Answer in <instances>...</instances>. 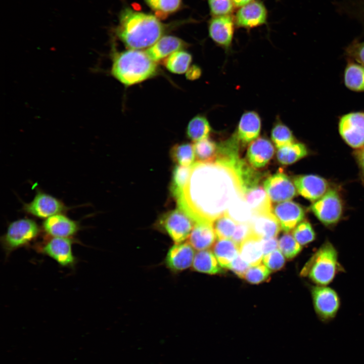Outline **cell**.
<instances>
[{"label": "cell", "instance_id": "1", "mask_svg": "<svg viewBox=\"0 0 364 364\" xmlns=\"http://www.w3.org/2000/svg\"><path fill=\"white\" fill-rule=\"evenodd\" d=\"M244 197L240 179L231 167L217 162H196L188 179L175 199L195 222H214L236 199Z\"/></svg>", "mask_w": 364, "mask_h": 364}, {"label": "cell", "instance_id": "2", "mask_svg": "<svg viewBox=\"0 0 364 364\" xmlns=\"http://www.w3.org/2000/svg\"><path fill=\"white\" fill-rule=\"evenodd\" d=\"M166 29L157 17L126 8L120 14L116 32L126 47L140 50L153 45Z\"/></svg>", "mask_w": 364, "mask_h": 364}, {"label": "cell", "instance_id": "3", "mask_svg": "<svg viewBox=\"0 0 364 364\" xmlns=\"http://www.w3.org/2000/svg\"><path fill=\"white\" fill-rule=\"evenodd\" d=\"M111 73L118 81L130 86L150 79L158 73L156 62L145 51L130 49L114 52Z\"/></svg>", "mask_w": 364, "mask_h": 364}, {"label": "cell", "instance_id": "4", "mask_svg": "<svg viewBox=\"0 0 364 364\" xmlns=\"http://www.w3.org/2000/svg\"><path fill=\"white\" fill-rule=\"evenodd\" d=\"M339 267L337 251L327 241L304 265L300 275L308 277L317 285L326 286L333 281Z\"/></svg>", "mask_w": 364, "mask_h": 364}, {"label": "cell", "instance_id": "5", "mask_svg": "<svg viewBox=\"0 0 364 364\" xmlns=\"http://www.w3.org/2000/svg\"><path fill=\"white\" fill-rule=\"evenodd\" d=\"M40 233V227L33 219L24 218L11 222L1 239L6 255L32 243Z\"/></svg>", "mask_w": 364, "mask_h": 364}, {"label": "cell", "instance_id": "6", "mask_svg": "<svg viewBox=\"0 0 364 364\" xmlns=\"http://www.w3.org/2000/svg\"><path fill=\"white\" fill-rule=\"evenodd\" d=\"M195 222L191 216L177 207L161 215L156 224L175 243H179L189 238Z\"/></svg>", "mask_w": 364, "mask_h": 364}, {"label": "cell", "instance_id": "7", "mask_svg": "<svg viewBox=\"0 0 364 364\" xmlns=\"http://www.w3.org/2000/svg\"><path fill=\"white\" fill-rule=\"evenodd\" d=\"M312 212L325 225H335L340 219L343 213V202L338 191L329 190L310 206Z\"/></svg>", "mask_w": 364, "mask_h": 364}, {"label": "cell", "instance_id": "8", "mask_svg": "<svg viewBox=\"0 0 364 364\" xmlns=\"http://www.w3.org/2000/svg\"><path fill=\"white\" fill-rule=\"evenodd\" d=\"M340 136L354 149L364 147V112H352L342 116L338 123Z\"/></svg>", "mask_w": 364, "mask_h": 364}, {"label": "cell", "instance_id": "9", "mask_svg": "<svg viewBox=\"0 0 364 364\" xmlns=\"http://www.w3.org/2000/svg\"><path fill=\"white\" fill-rule=\"evenodd\" d=\"M69 208L60 199L38 190L31 201L24 203L22 210L34 217L46 219L52 215L64 213Z\"/></svg>", "mask_w": 364, "mask_h": 364}, {"label": "cell", "instance_id": "10", "mask_svg": "<svg viewBox=\"0 0 364 364\" xmlns=\"http://www.w3.org/2000/svg\"><path fill=\"white\" fill-rule=\"evenodd\" d=\"M311 293L314 308L320 319L323 322L333 319L340 305L337 292L330 287L317 285L311 288Z\"/></svg>", "mask_w": 364, "mask_h": 364}, {"label": "cell", "instance_id": "11", "mask_svg": "<svg viewBox=\"0 0 364 364\" xmlns=\"http://www.w3.org/2000/svg\"><path fill=\"white\" fill-rule=\"evenodd\" d=\"M50 237L39 247L40 252L53 258L62 266L73 267L76 263L72 250L73 240L71 238Z\"/></svg>", "mask_w": 364, "mask_h": 364}, {"label": "cell", "instance_id": "12", "mask_svg": "<svg viewBox=\"0 0 364 364\" xmlns=\"http://www.w3.org/2000/svg\"><path fill=\"white\" fill-rule=\"evenodd\" d=\"M263 188L274 202L289 201L297 195L294 183L281 170L264 180Z\"/></svg>", "mask_w": 364, "mask_h": 364}, {"label": "cell", "instance_id": "13", "mask_svg": "<svg viewBox=\"0 0 364 364\" xmlns=\"http://www.w3.org/2000/svg\"><path fill=\"white\" fill-rule=\"evenodd\" d=\"M267 10L260 0H254L239 8L234 17L236 26L251 29L267 23Z\"/></svg>", "mask_w": 364, "mask_h": 364}, {"label": "cell", "instance_id": "14", "mask_svg": "<svg viewBox=\"0 0 364 364\" xmlns=\"http://www.w3.org/2000/svg\"><path fill=\"white\" fill-rule=\"evenodd\" d=\"M235 26L232 15L212 16L208 23L209 35L216 44L228 51L232 43Z\"/></svg>", "mask_w": 364, "mask_h": 364}, {"label": "cell", "instance_id": "15", "mask_svg": "<svg viewBox=\"0 0 364 364\" xmlns=\"http://www.w3.org/2000/svg\"><path fill=\"white\" fill-rule=\"evenodd\" d=\"M293 183L298 193L312 202L319 199L330 189L328 181L316 175L296 176L293 179Z\"/></svg>", "mask_w": 364, "mask_h": 364}, {"label": "cell", "instance_id": "16", "mask_svg": "<svg viewBox=\"0 0 364 364\" xmlns=\"http://www.w3.org/2000/svg\"><path fill=\"white\" fill-rule=\"evenodd\" d=\"M42 228L50 237L71 238L80 230V226L77 221L59 213L45 219Z\"/></svg>", "mask_w": 364, "mask_h": 364}, {"label": "cell", "instance_id": "17", "mask_svg": "<svg viewBox=\"0 0 364 364\" xmlns=\"http://www.w3.org/2000/svg\"><path fill=\"white\" fill-rule=\"evenodd\" d=\"M272 212L279 220L282 230L289 232L305 217V211L299 204L291 201L279 203L273 208Z\"/></svg>", "mask_w": 364, "mask_h": 364}, {"label": "cell", "instance_id": "18", "mask_svg": "<svg viewBox=\"0 0 364 364\" xmlns=\"http://www.w3.org/2000/svg\"><path fill=\"white\" fill-rule=\"evenodd\" d=\"M194 248L189 243H175L169 250L166 257V264L171 270L179 271L188 268L195 257Z\"/></svg>", "mask_w": 364, "mask_h": 364}, {"label": "cell", "instance_id": "19", "mask_svg": "<svg viewBox=\"0 0 364 364\" xmlns=\"http://www.w3.org/2000/svg\"><path fill=\"white\" fill-rule=\"evenodd\" d=\"M249 224L252 234L260 239L276 237L281 229L273 212L253 214Z\"/></svg>", "mask_w": 364, "mask_h": 364}, {"label": "cell", "instance_id": "20", "mask_svg": "<svg viewBox=\"0 0 364 364\" xmlns=\"http://www.w3.org/2000/svg\"><path fill=\"white\" fill-rule=\"evenodd\" d=\"M275 148L266 138L260 137L253 141L249 145L247 158L248 163L254 168L265 166L272 157Z\"/></svg>", "mask_w": 364, "mask_h": 364}, {"label": "cell", "instance_id": "21", "mask_svg": "<svg viewBox=\"0 0 364 364\" xmlns=\"http://www.w3.org/2000/svg\"><path fill=\"white\" fill-rule=\"evenodd\" d=\"M188 44L179 37L172 35L162 36L145 52L154 61H159L172 53L186 48Z\"/></svg>", "mask_w": 364, "mask_h": 364}, {"label": "cell", "instance_id": "22", "mask_svg": "<svg viewBox=\"0 0 364 364\" xmlns=\"http://www.w3.org/2000/svg\"><path fill=\"white\" fill-rule=\"evenodd\" d=\"M216 238L213 222L205 220L196 221L188 238L191 245L199 251L213 246Z\"/></svg>", "mask_w": 364, "mask_h": 364}, {"label": "cell", "instance_id": "23", "mask_svg": "<svg viewBox=\"0 0 364 364\" xmlns=\"http://www.w3.org/2000/svg\"><path fill=\"white\" fill-rule=\"evenodd\" d=\"M261 120L258 114L248 111L241 116L236 134L240 142L247 144L256 139L259 135Z\"/></svg>", "mask_w": 364, "mask_h": 364}, {"label": "cell", "instance_id": "24", "mask_svg": "<svg viewBox=\"0 0 364 364\" xmlns=\"http://www.w3.org/2000/svg\"><path fill=\"white\" fill-rule=\"evenodd\" d=\"M244 197L253 214L272 212L271 201L261 186L246 191Z\"/></svg>", "mask_w": 364, "mask_h": 364}, {"label": "cell", "instance_id": "25", "mask_svg": "<svg viewBox=\"0 0 364 364\" xmlns=\"http://www.w3.org/2000/svg\"><path fill=\"white\" fill-rule=\"evenodd\" d=\"M240 143L235 133L227 140L217 144V154L215 162L232 168L241 158L239 152Z\"/></svg>", "mask_w": 364, "mask_h": 364}, {"label": "cell", "instance_id": "26", "mask_svg": "<svg viewBox=\"0 0 364 364\" xmlns=\"http://www.w3.org/2000/svg\"><path fill=\"white\" fill-rule=\"evenodd\" d=\"M232 168L236 172L240 179L244 193L259 186L264 175L242 158L238 160Z\"/></svg>", "mask_w": 364, "mask_h": 364}, {"label": "cell", "instance_id": "27", "mask_svg": "<svg viewBox=\"0 0 364 364\" xmlns=\"http://www.w3.org/2000/svg\"><path fill=\"white\" fill-rule=\"evenodd\" d=\"M213 246V253L222 268H229L239 254L240 246L232 239H217Z\"/></svg>", "mask_w": 364, "mask_h": 364}, {"label": "cell", "instance_id": "28", "mask_svg": "<svg viewBox=\"0 0 364 364\" xmlns=\"http://www.w3.org/2000/svg\"><path fill=\"white\" fill-rule=\"evenodd\" d=\"M239 253L250 266L260 264L263 257L260 239L252 234L240 245Z\"/></svg>", "mask_w": 364, "mask_h": 364}, {"label": "cell", "instance_id": "29", "mask_svg": "<svg viewBox=\"0 0 364 364\" xmlns=\"http://www.w3.org/2000/svg\"><path fill=\"white\" fill-rule=\"evenodd\" d=\"M192 266L195 270L207 274L223 272L214 254L209 250H200L196 253Z\"/></svg>", "mask_w": 364, "mask_h": 364}, {"label": "cell", "instance_id": "30", "mask_svg": "<svg viewBox=\"0 0 364 364\" xmlns=\"http://www.w3.org/2000/svg\"><path fill=\"white\" fill-rule=\"evenodd\" d=\"M344 82L351 90L364 92V66L354 61L349 62L344 70Z\"/></svg>", "mask_w": 364, "mask_h": 364}, {"label": "cell", "instance_id": "31", "mask_svg": "<svg viewBox=\"0 0 364 364\" xmlns=\"http://www.w3.org/2000/svg\"><path fill=\"white\" fill-rule=\"evenodd\" d=\"M308 151L305 145L294 142L279 148L277 152L278 161L284 165H289L305 157Z\"/></svg>", "mask_w": 364, "mask_h": 364}, {"label": "cell", "instance_id": "32", "mask_svg": "<svg viewBox=\"0 0 364 364\" xmlns=\"http://www.w3.org/2000/svg\"><path fill=\"white\" fill-rule=\"evenodd\" d=\"M211 130V126L207 118L199 114L189 121L186 134L189 139L196 142L208 138Z\"/></svg>", "mask_w": 364, "mask_h": 364}, {"label": "cell", "instance_id": "33", "mask_svg": "<svg viewBox=\"0 0 364 364\" xmlns=\"http://www.w3.org/2000/svg\"><path fill=\"white\" fill-rule=\"evenodd\" d=\"M192 61L191 54L180 50L169 56L164 61V65L171 73L180 74L187 72Z\"/></svg>", "mask_w": 364, "mask_h": 364}, {"label": "cell", "instance_id": "34", "mask_svg": "<svg viewBox=\"0 0 364 364\" xmlns=\"http://www.w3.org/2000/svg\"><path fill=\"white\" fill-rule=\"evenodd\" d=\"M194 145L196 162H215L217 158V146L213 141L208 138L196 142Z\"/></svg>", "mask_w": 364, "mask_h": 364}, {"label": "cell", "instance_id": "35", "mask_svg": "<svg viewBox=\"0 0 364 364\" xmlns=\"http://www.w3.org/2000/svg\"><path fill=\"white\" fill-rule=\"evenodd\" d=\"M170 155L177 165L190 166L195 162L194 145L190 143L177 144L170 149Z\"/></svg>", "mask_w": 364, "mask_h": 364}, {"label": "cell", "instance_id": "36", "mask_svg": "<svg viewBox=\"0 0 364 364\" xmlns=\"http://www.w3.org/2000/svg\"><path fill=\"white\" fill-rule=\"evenodd\" d=\"M226 213L237 223H249L253 215L245 197L235 200Z\"/></svg>", "mask_w": 364, "mask_h": 364}, {"label": "cell", "instance_id": "37", "mask_svg": "<svg viewBox=\"0 0 364 364\" xmlns=\"http://www.w3.org/2000/svg\"><path fill=\"white\" fill-rule=\"evenodd\" d=\"M191 166H184L177 165L173 169L170 191L175 199L181 193L188 179L191 172Z\"/></svg>", "mask_w": 364, "mask_h": 364}, {"label": "cell", "instance_id": "38", "mask_svg": "<svg viewBox=\"0 0 364 364\" xmlns=\"http://www.w3.org/2000/svg\"><path fill=\"white\" fill-rule=\"evenodd\" d=\"M271 139L278 149L295 142L291 130L280 121L276 122L272 128Z\"/></svg>", "mask_w": 364, "mask_h": 364}, {"label": "cell", "instance_id": "39", "mask_svg": "<svg viewBox=\"0 0 364 364\" xmlns=\"http://www.w3.org/2000/svg\"><path fill=\"white\" fill-rule=\"evenodd\" d=\"M237 223L226 213H225L213 222V226L217 239H229L232 237L236 230Z\"/></svg>", "mask_w": 364, "mask_h": 364}, {"label": "cell", "instance_id": "40", "mask_svg": "<svg viewBox=\"0 0 364 364\" xmlns=\"http://www.w3.org/2000/svg\"><path fill=\"white\" fill-rule=\"evenodd\" d=\"M278 247L288 259L294 258L302 250V246L297 242L293 235L289 233L284 234L280 238Z\"/></svg>", "mask_w": 364, "mask_h": 364}, {"label": "cell", "instance_id": "41", "mask_svg": "<svg viewBox=\"0 0 364 364\" xmlns=\"http://www.w3.org/2000/svg\"><path fill=\"white\" fill-rule=\"evenodd\" d=\"M293 236L301 246L305 245L315 238V234L311 224L307 220L299 223L293 230Z\"/></svg>", "mask_w": 364, "mask_h": 364}, {"label": "cell", "instance_id": "42", "mask_svg": "<svg viewBox=\"0 0 364 364\" xmlns=\"http://www.w3.org/2000/svg\"><path fill=\"white\" fill-rule=\"evenodd\" d=\"M270 270L263 264L252 266L246 272L244 279L251 284H259L266 281L270 274Z\"/></svg>", "mask_w": 364, "mask_h": 364}, {"label": "cell", "instance_id": "43", "mask_svg": "<svg viewBox=\"0 0 364 364\" xmlns=\"http://www.w3.org/2000/svg\"><path fill=\"white\" fill-rule=\"evenodd\" d=\"M208 4L212 16L232 15L235 8L233 0H208Z\"/></svg>", "mask_w": 364, "mask_h": 364}, {"label": "cell", "instance_id": "44", "mask_svg": "<svg viewBox=\"0 0 364 364\" xmlns=\"http://www.w3.org/2000/svg\"><path fill=\"white\" fill-rule=\"evenodd\" d=\"M181 3L182 0H160L153 11L157 17H164L178 11Z\"/></svg>", "mask_w": 364, "mask_h": 364}, {"label": "cell", "instance_id": "45", "mask_svg": "<svg viewBox=\"0 0 364 364\" xmlns=\"http://www.w3.org/2000/svg\"><path fill=\"white\" fill-rule=\"evenodd\" d=\"M262 260L264 264L270 271L280 270L285 263V256L278 249L263 256Z\"/></svg>", "mask_w": 364, "mask_h": 364}, {"label": "cell", "instance_id": "46", "mask_svg": "<svg viewBox=\"0 0 364 364\" xmlns=\"http://www.w3.org/2000/svg\"><path fill=\"white\" fill-rule=\"evenodd\" d=\"M346 54L355 62L364 66V41L353 42L347 48Z\"/></svg>", "mask_w": 364, "mask_h": 364}, {"label": "cell", "instance_id": "47", "mask_svg": "<svg viewBox=\"0 0 364 364\" xmlns=\"http://www.w3.org/2000/svg\"><path fill=\"white\" fill-rule=\"evenodd\" d=\"M252 234L249 223H237L231 239L240 246L243 241Z\"/></svg>", "mask_w": 364, "mask_h": 364}, {"label": "cell", "instance_id": "48", "mask_svg": "<svg viewBox=\"0 0 364 364\" xmlns=\"http://www.w3.org/2000/svg\"><path fill=\"white\" fill-rule=\"evenodd\" d=\"M250 266L239 253L233 260L229 268L239 278L244 279Z\"/></svg>", "mask_w": 364, "mask_h": 364}, {"label": "cell", "instance_id": "49", "mask_svg": "<svg viewBox=\"0 0 364 364\" xmlns=\"http://www.w3.org/2000/svg\"><path fill=\"white\" fill-rule=\"evenodd\" d=\"M260 243L263 256L278 249L279 241L276 237L260 239Z\"/></svg>", "mask_w": 364, "mask_h": 364}, {"label": "cell", "instance_id": "50", "mask_svg": "<svg viewBox=\"0 0 364 364\" xmlns=\"http://www.w3.org/2000/svg\"><path fill=\"white\" fill-rule=\"evenodd\" d=\"M201 75V70L197 65L191 66L186 73V77L188 79L195 80L198 78Z\"/></svg>", "mask_w": 364, "mask_h": 364}, {"label": "cell", "instance_id": "51", "mask_svg": "<svg viewBox=\"0 0 364 364\" xmlns=\"http://www.w3.org/2000/svg\"><path fill=\"white\" fill-rule=\"evenodd\" d=\"M356 158L361 171L364 176V147L360 149L357 153Z\"/></svg>", "mask_w": 364, "mask_h": 364}, {"label": "cell", "instance_id": "52", "mask_svg": "<svg viewBox=\"0 0 364 364\" xmlns=\"http://www.w3.org/2000/svg\"><path fill=\"white\" fill-rule=\"evenodd\" d=\"M254 0H233L235 8H240L248 4Z\"/></svg>", "mask_w": 364, "mask_h": 364}, {"label": "cell", "instance_id": "53", "mask_svg": "<svg viewBox=\"0 0 364 364\" xmlns=\"http://www.w3.org/2000/svg\"><path fill=\"white\" fill-rule=\"evenodd\" d=\"M160 0H145L147 4L153 10Z\"/></svg>", "mask_w": 364, "mask_h": 364}]
</instances>
